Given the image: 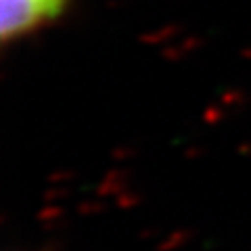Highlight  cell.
Wrapping results in <instances>:
<instances>
[{
    "label": "cell",
    "instance_id": "cell-1",
    "mask_svg": "<svg viewBox=\"0 0 251 251\" xmlns=\"http://www.w3.org/2000/svg\"><path fill=\"white\" fill-rule=\"evenodd\" d=\"M65 6L67 0H0V36L19 40L61 17Z\"/></svg>",
    "mask_w": 251,
    "mask_h": 251
}]
</instances>
